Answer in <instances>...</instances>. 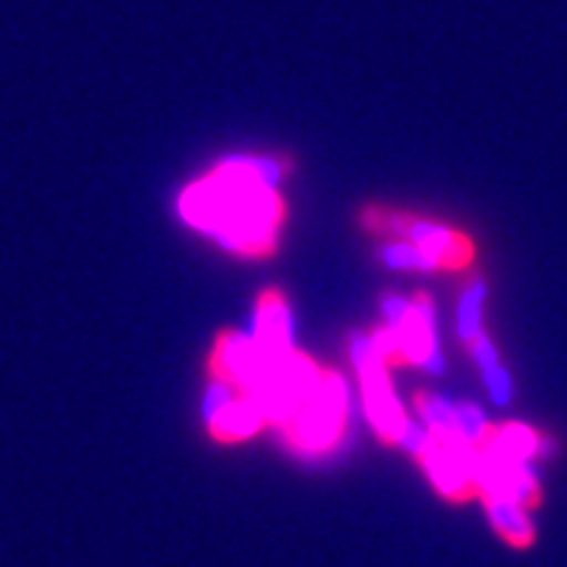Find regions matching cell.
I'll list each match as a JSON object with an SVG mask.
<instances>
[{
  "instance_id": "1",
  "label": "cell",
  "mask_w": 567,
  "mask_h": 567,
  "mask_svg": "<svg viewBox=\"0 0 567 567\" xmlns=\"http://www.w3.org/2000/svg\"><path fill=\"white\" fill-rule=\"evenodd\" d=\"M281 174V165L269 159H229L186 188L179 212L188 224L215 231L229 249L269 255L284 215L281 197L272 192Z\"/></svg>"
},
{
  "instance_id": "2",
  "label": "cell",
  "mask_w": 567,
  "mask_h": 567,
  "mask_svg": "<svg viewBox=\"0 0 567 567\" xmlns=\"http://www.w3.org/2000/svg\"><path fill=\"white\" fill-rule=\"evenodd\" d=\"M348 420V391L339 373H321L319 385L301 405L299 417L287 425V434L296 446L307 452L337 446Z\"/></svg>"
},
{
  "instance_id": "3",
  "label": "cell",
  "mask_w": 567,
  "mask_h": 567,
  "mask_svg": "<svg viewBox=\"0 0 567 567\" xmlns=\"http://www.w3.org/2000/svg\"><path fill=\"white\" fill-rule=\"evenodd\" d=\"M365 226L382 231V235H396V238H409L417 249H423L425 255H432L443 267H466L472 261V244L457 231L441 229V226L423 224V220H414V217L394 215V212L371 209L365 212Z\"/></svg>"
},
{
  "instance_id": "4",
  "label": "cell",
  "mask_w": 567,
  "mask_h": 567,
  "mask_svg": "<svg viewBox=\"0 0 567 567\" xmlns=\"http://www.w3.org/2000/svg\"><path fill=\"white\" fill-rule=\"evenodd\" d=\"M351 351L353 365L362 373V391H365L368 417H371L373 429L389 443H400L405 432V417L400 405L394 403V394H391L389 377H385L380 353L373 351V342H368L362 337L353 339Z\"/></svg>"
},
{
  "instance_id": "5",
  "label": "cell",
  "mask_w": 567,
  "mask_h": 567,
  "mask_svg": "<svg viewBox=\"0 0 567 567\" xmlns=\"http://www.w3.org/2000/svg\"><path fill=\"white\" fill-rule=\"evenodd\" d=\"M403 348L405 362H429L437 368V357H434V316L432 301L425 296H417L414 305H409V313L403 316L400 328L394 330Z\"/></svg>"
},
{
  "instance_id": "6",
  "label": "cell",
  "mask_w": 567,
  "mask_h": 567,
  "mask_svg": "<svg viewBox=\"0 0 567 567\" xmlns=\"http://www.w3.org/2000/svg\"><path fill=\"white\" fill-rule=\"evenodd\" d=\"M258 348L267 353L284 357L290 353V316H287V301L278 292H264L258 301V333H255Z\"/></svg>"
},
{
  "instance_id": "7",
  "label": "cell",
  "mask_w": 567,
  "mask_h": 567,
  "mask_svg": "<svg viewBox=\"0 0 567 567\" xmlns=\"http://www.w3.org/2000/svg\"><path fill=\"white\" fill-rule=\"evenodd\" d=\"M420 461L425 463V470H429L432 481L437 484V489H441L446 498L470 501L472 495H475V484L470 481V475H466V472H463L455 461H452V455H449L446 449L437 443V437H434V434H432V443L425 446V452Z\"/></svg>"
},
{
  "instance_id": "8",
  "label": "cell",
  "mask_w": 567,
  "mask_h": 567,
  "mask_svg": "<svg viewBox=\"0 0 567 567\" xmlns=\"http://www.w3.org/2000/svg\"><path fill=\"white\" fill-rule=\"evenodd\" d=\"M486 501V513H489V522H493L495 533H498L507 545L518 547H530L536 542V527H533L530 515H527V507L515 504L509 498H484Z\"/></svg>"
},
{
  "instance_id": "9",
  "label": "cell",
  "mask_w": 567,
  "mask_h": 567,
  "mask_svg": "<svg viewBox=\"0 0 567 567\" xmlns=\"http://www.w3.org/2000/svg\"><path fill=\"white\" fill-rule=\"evenodd\" d=\"M264 414L258 411V405L252 400L240 394L235 396L231 403H226L224 409L217 411L215 417H209V429L217 441L231 443V441H244L249 434H255L261 429Z\"/></svg>"
},
{
  "instance_id": "10",
  "label": "cell",
  "mask_w": 567,
  "mask_h": 567,
  "mask_svg": "<svg viewBox=\"0 0 567 567\" xmlns=\"http://www.w3.org/2000/svg\"><path fill=\"white\" fill-rule=\"evenodd\" d=\"M484 449H493L495 455L524 463L530 455H536L538 437L527 429V425H507V429L495 432L493 441L486 443Z\"/></svg>"
},
{
  "instance_id": "11",
  "label": "cell",
  "mask_w": 567,
  "mask_h": 567,
  "mask_svg": "<svg viewBox=\"0 0 567 567\" xmlns=\"http://www.w3.org/2000/svg\"><path fill=\"white\" fill-rule=\"evenodd\" d=\"M414 400H417L420 414H423V417L429 420V425H432V432H441V434L457 432L455 409H452L446 400H441V396H434V394H423V391H420Z\"/></svg>"
},
{
  "instance_id": "12",
  "label": "cell",
  "mask_w": 567,
  "mask_h": 567,
  "mask_svg": "<svg viewBox=\"0 0 567 567\" xmlns=\"http://www.w3.org/2000/svg\"><path fill=\"white\" fill-rule=\"evenodd\" d=\"M455 420H457V432L466 443H472L475 449H484L486 443L493 441L495 429L481 417L478 409H472V405H461L455 409Z\"/></svg>"
},
{
  "instance_id": "13",
  "label": "cell",
  "mask_w": 567,
  "mask_h": 567,
  "mask_svg": "<svg viewBox=\"0 0 567 567\" xmlns=\"http://www.w3.org/2000/svg\"><path fill=\"white\" fill-rule=\"evenodd\" d=\"M481 299H484V287L475 284L461 301V333L463 339H478L481 328Z\"/></svg>"
},
{
  "instance_id": "14",
  "label": "cell",
  "mask_w": 567,
  "mask_h": 567,
  "mask_svg": "<svg viewBox=\"0 0 567 567\" xmlns=\"http://www.w3.org/2000/svg\"><path fill=\"white\" fill-rule=\"evenodd\" d=\"M385 261H389L391 267H414V269L443 267L437 258L425 255L423 249H417V247H405V244H396V247L385 249Z\"/></svg>"
},
{
  "instance_id": "15",
  "label": "cell",
  "mask_w": 567,
  "mask_h": 567,
  "mask_svg": "<svg viewBox=\"0 0 567 567\" xmlns=\"http://www.w3.org/2000/svg\"><path fill=\"white\" fill-rule=\"evenodd\" d=\"M486 385H489V391H493L495 403H507L509 394H513V385H509V377L504 371H501L498 365L486 368Z\"/></svg>"
},
{
  "instance_id": "16",
  "label": "cell",
  "mask_w": 567,
  "mask_h": 567,
  "mask_svg": "<svg viewBox=\"0 0 567 567\" xmlns=\"http://www.w3.org/2000/svg\"><path fill=\"white\" fill-rule=\"evenodd\" d=\"M409 313V305L400 299H385V316H389L391 321V330L400 328V321H403V316Z\"/></svg>"
},
{
  "instance_id": "17",
  "label": "cell",
  "mask_w": 567,
  "mask_h": 567,
  "mask_svg": "<svg viewBox=\"0 0 567 567\" xmlns=\"http://www.w3.org/2000/svg\"><path fill=\"white\" fill-rule=\"evenodd\" d=\"M472 342H475V359H478L481 365H484V371H486V368H493L495 365V351L489 348V342H486L484 337L472 339Z\"/></svg>"
}]
</instances>
